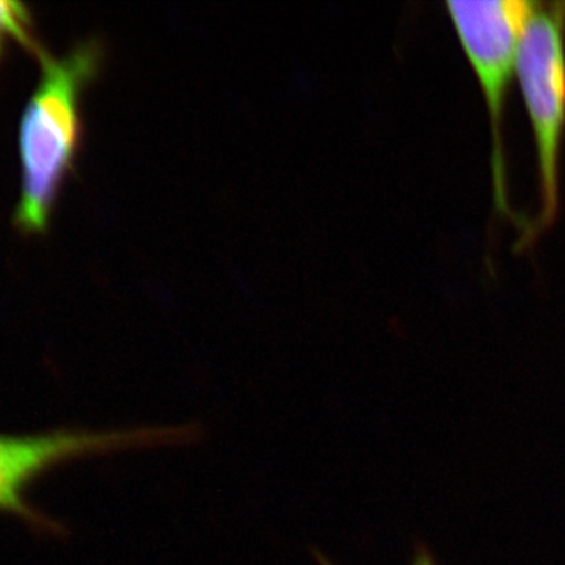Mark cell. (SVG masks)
I'll return each instance as SVG.
<instances>
[{
	"label": "cell",
	"mask_w": 565,
	"mask_h": 565,
	"mask_svg": "<svg viewBox=\"0 0 565 565\" xmlns=\"http://www.w3.org/2000/svg\"><path fill=\"white\" fill-rule=\"evenodd\" d=\"M103 43L85 40L63 57L40 52L39 87L20 128L22 191L14 223L24 233L50 225L55 200L79 150L81 96L99 73Z\"/></svg>",
	"instance_id": "1"
},
{
	"label": "cell",
	"mask_w": 565,
	"mask_h": 565,
	"mask_svg": "<svg viewBox=\"0 0 565 565\" xmlns=\"http://www.w3.org/2000/svg\"><path fill=\"white\" fill-rule=\"evenodd\" d=\"M515 77L533 129L539 212L520 239L533 243L559 211L561 151L565 137V3L534 2L516 51Z\"/></svg>",
	"instance_id": "2"
},
{
	"label": "cell",
	"mask_w": 565,
	"mask_h": 565,
	"mask_svg": "<svg viewBox=\"0 0 565 565\" xmlns=\"http://www.w3.org/2000/svg\"><path fill=\"white\" fill-rule=\"evenodd\" d=\"M534 2L493 0V2H446L449 18L473 68L492 132L493 203L501 217L520 225V217L509 203L508 162L504 147L505 99L516 70V51L523 25Z\"/></svg>",
	"instance_id": "3"
},
{
	"label": "cell",
	"mask_w": 565,
	"mask_h": 565,
	"mask_svg": "<svg viewBox=\"0 0 565 565\" xmlns=\"http://www.w3.org/2000/svg\"><path fill=\"white\" fill-rule=\"evenodd\" d=\"M188 429L85 430L54 429L35 434H0V514L17 516L36 530L54 531L57 525L41 514L28 493L47 471L82 459L118 449L185 440Z\"/></svg>",
	"instance_id": "4"
},
{
	"label": "cell",
	"mask_w": 565,
	"mask_h": 565,
	"mask_svg": "<svg viewBox=\"0 0 565 565\" xmlns=\"http://www.w3.org/2000/svg\"><path fill=\"white\" fill-rule=\"evenodd\" d=\"M11 40L20 41L24 46L36 50L28 7L21 2L0 0V55Z\"/></svg>",
	"instance_id": "5"
},
{
	"label": "cell",
	"mask_w": 565,
	"mask_h": 565,
	"mask_svg": "<svg viewBox=\"0 0 565 565\" xmlns=\"http://www.w3.org/2000/svg\"><path fill=\"white\" fill-rule=\"evenodd\" d=\"M318 559L319 564L321 565H334L330 563L329 559H326V557L318 556ZM412 565H437V563H435L433 555H430V553L427 552V550H419V552L416 553L414 557V563H412Z\"/></svg>",
	"instance_id": "6"
}]
</instances>
